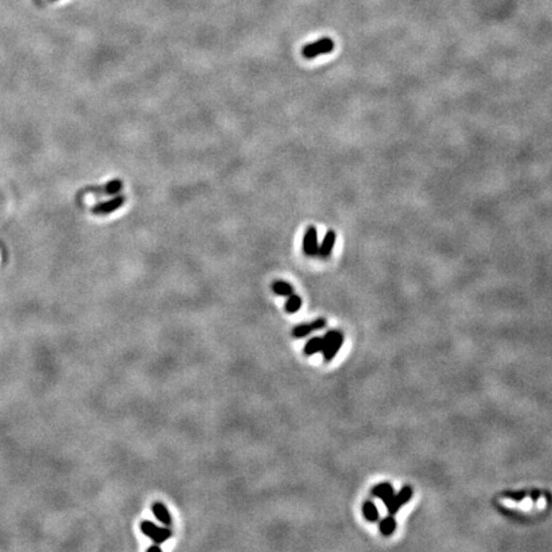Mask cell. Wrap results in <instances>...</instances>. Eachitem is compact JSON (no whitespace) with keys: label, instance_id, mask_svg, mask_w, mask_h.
I'll return each mask as SVG.
<instances>
[{"label":"cell","instance_id":"cell-1","mask_svg":"<svg viewBox=\"0 0 552 552\" xmlns=\"http://www.w3.org/2000/svg\"><path fill=\"white\" fill-rule=\"evenodd\" d=\"M140 529L146 537H148L156 545H162L164 542L171 538V536H173V531H171L170 528L166 527V525L159 527V525H156L151 520L141 521Z\"/></svg>","mask_w":552,"mask_h":552},{"label":"cell","instance_id":"cell-2","mask_svg":"<svg viewBox=\"0 0 552 552\" xmlns=\"http://www.w3.org/2000/svg\"><path fill=\"white\" fill-rule=\"evenodd\" d=\"M322 339H324V350H322L324 360L331 362L344 342V334L341 331L330 330L326 332L325 336H322Z\"/></svg>","mask_w":552,"mask_h":552},{"label":"cell","instance_id":"cell-3","mask_svg":"<svg viewBox=\"0 0 552 552\" xmlns=\"http://www.w3.org/2000/svg\"><path fill=\"white\" fill-rule=\"evenodd\" d=\"M335 48V44L330 37H322V39L317 40V41L308 44V45L303 46L302 49V55L306 59H313L324 54L331 53L332 50Z\"/></svg>","mask_w":552,"mask_h":552},{"label":"cell","instance_id":"cell-4","mask_svg":"<svg viewBox=\"0 0 552 552\" xmlns=\"http://www.w3.org/2000/svg\"><path fill=\"white\" fill-rule=\"evenodd\" d=\"M412 496H413V488L410 486H404L400 491H399V493H394L391 496V499L385 503V506L388 509L389 514H390V515H394V514L398 513V511L400 510L406 503L410 501Z\"/></svg>","mask_w":552,"mask_h":552},{"label":"cell","instance_id":"cell-5","mask_svg":"<svg viewBox=\"0 0 552 552\" xmlns=\"http://www.w3.org/2000/svg\"><path fill=\"white\" fill-rule=\"evenodd\" d=\"M124 203H126V196L116 195V196L113 197L112 199L96 203V205L91 209V211L92 213H95V215H108V213L119 210Z\"/></svg>","mask_w":552,"mask_h":552},{"label":"cell","instance_id":"cell-6","mask_svg":"<svg viewBox=\"0 0 552 552\" xmlns=\"http://www.w3.org/2000/svg\"><path fill=\"white\" fill-rule=\"evenodd\" d=\"M318 252L317 229L313 225L308 227L303 237V253L308 257H316Z\"/></svg>","mask_w":552,"mask_h":552},{"label":"cell","instance_id":"cell-7","mask_svg":"<svg viewBox=\"0 0 552 552\" xmlns=\"http://www.w3.org/2000/svg\"><path fill=\"white\" fill-rule=\"evenodd\" d=\"M326 326V320L325 318H317L315 321L309 322V324H301V325L295 326L292 331V335L295 339H302L309 335L311 332L316 331V330H321Z\"/></svg>","mask_w":552,"mask_h":552},{"label":"cell","instance_id":"cell-8","mask_svg":"<svg viewBox=\"0 0 552 552\" xmlns=\"http://www.w3.org/2000/svg\"><path fill=\"white\" fill-rule=\"evenodd\" d=\"M123 189V182L119 179H113L106 184L101 185V187H92L88 188V192H91L92 195L96 196H113V195H118Z\"/></svg>","mask_w":552,"mask_h":552},{"label":"cell","instance_id":"cell-9","mask_svg":"<svg viewBox=\"0 0 552 552\" xmlns=\"http://www.w3.org/2000/svg\"><path fill=\"white\" fill-rule=\"evenodd\" d=\"M335 239H336L335 231L334 230L326 231L325 238H324V241H322L321 245H318L317 256L320 257V259L325 260V259H327V257H330V255H331V252H332V248H334V244H335Z\"/></svg>","mask_w":552,"mask_h":552},{"label":"cell","instance_id":"cell-10","mask_svg":"<svg viewBox=\"0 0 552 552\" xmlns=\"http://www.w3.org/2000/svg\"><path fill=\"white\" fill-rule=\"evenodd\" d=\"M372 495L374 497H377V499H381L384 501V503H386L389 500L391 499L392 495H394V487L388 482L378 483V485H376L372 488Z\"/></svg>","mask_w":552,"mask_h":552},{"label":"cell","instance_id":"cell-11","mask_svg":"<svg viewBox=\"0 0 552 552\" xmlns=\"http://www.w3.org/2000/svg\"><path fill=\"white\" fill-rule=\"evenodd\" d=\"M151 509H152V513H154V515L156 517V519H158L160 523H162V524L166 525V527H169V525L171 524V515L170 513H169L168 507L165 506L164 503H152Z\"/></svg>","mask_w":552,"mask_h":552},{"label":"cell","instance_id":"cell-12","mask_svg":"<svg viewBox=\"0 0 552 552\" xmlns=\"http://www.w3.org/2000/svg\"><path fill=\"white\" fill-rule=\"evenodd\" d=\"M324 350V339L322 336H315L308 340L307 344L304 345V354L306 356H313L316 353H320Z\"/></svg>","mask_w":552,"mask_h":552},{"label":"cell","instance_id":"cell-13","mask_svg":"<svg viewBox=\"0 0 552 552\" xmlns=\"http://www.w3.org/2000/svg\"><path fill=\"white\" fill-rule=\"evenodd\" d=\"M362 511H363L364 519L370 521V523H376L380 519V513H378L377 506L372 501H366L363 503Z\"/></svg>","mask_w":552,"mask_h":552},{"label":"cell","instance_id":"cell-14","mask_svg":"<svg viewBox=\"0 0 552 552\" xmlns=\"http://www.w3.org/2000/svg\"><path fill=\"white\" fill-rule=\"evenodd\" d=\"M378 529H380L381 535L385 536V537L391 536L395 532V529H396V520H395V518L392 517V515L385 517L384 519H381V521L378 523Z\"/></svg>","mask_w":552,"mask_h":552},{"label":"cell","instance_id":"cell-15","mask_svg":"<svg viewBox=\"0 0 552 552\" xmlns=\"http://www.w3.org/2000/svg\"><path fill=\"white\" fill-rule=\"evenodd\" d=\"M271 289L275 294L281 295V297H289L290 294L294 293V289L292 284L284 281V280H276L271 285Z\"/></svg>","mask_w":552,"mask_h":552},{"label":"cell","instance_id":"cell-16","mask_svg":"<svg viewBox=\"0 0 552 552\" xmlns=\"http://www.w3.org/2000/svg\"><path fill=\"white\" fill-rule=\"evenodd\" d=\"M302 307V298L298 295V294H290L289 297H288L287 302H285V311H287V313H290V315H293V313H297L299 309H301Z\"/></svg>","mask_w":552,"mask_h":552},{"label":"cell","instance_id":"cell-17","mask_svg":"<svg viewBox=\"0 0 552 552\" xmlns=\"http://www.w3.org/2000/svg\"><path fill=\"white\" fill-rule=\"evenodd\" d=\"M507 497H510V499L515 500V501H520L521 499H524L525 497V492H513V493H506Z\"/></svg>","mask_w":552,"mask_h":552},{"label":"cell","instance_id":"cell-18","mask_svg":"<svg viewBox=\"0 0 552 552\" xmlns=\"http://www.w3.org/2000/svg\"><path fill=\"white\" fill-rule=\"evenodd\" d=\"M147 552H161L160 545H156V543H154V545L150 546V547L147 549Z\"/></svg>","mask_w":552,"mask_h":552}]
</instances>
